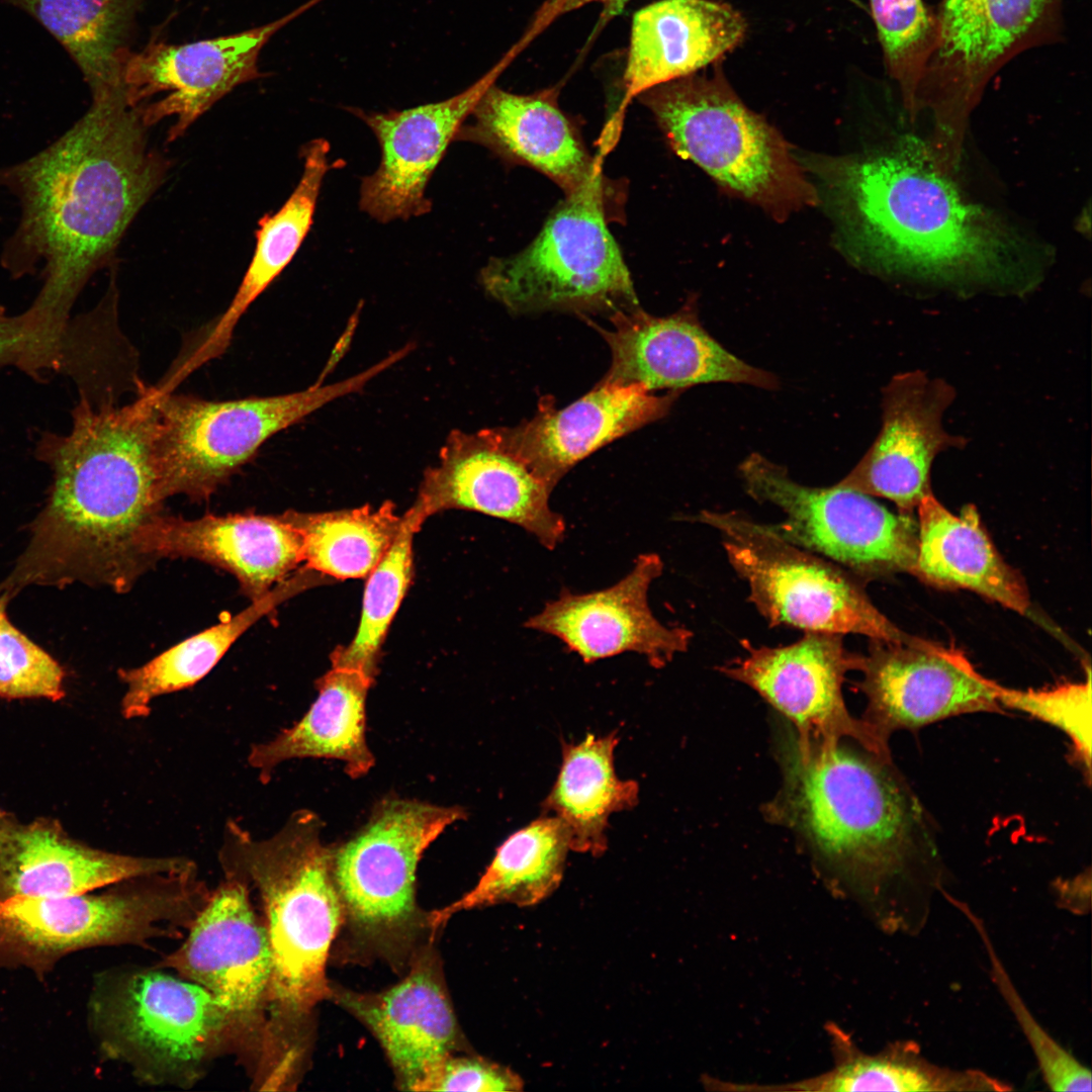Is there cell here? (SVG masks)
<instances>
[{
    "instance_id": "cell-16",
    "label": "cell",
    "mask_w": 1092,
    "mask_h": 1092,
    "mask_svg": "<svg viewBox=\"0 0 1092 1092\" xmlns=\"http://www.w3.org/2000/svg\"><path fill=\"white\" fill-rule=\"evenodd\" d=\"M466 817L459 807L387 798L355 837L334 848L333 871L344 911L370 933L403 928L416 911L418 863L446 827Z\"/></svg>"
},
{
    "instance_id": "cell-29",
    "label": "cell",
    "mask_w": 1092,
    "mask_h": 1092,
    "mask_svg": "<svg viewBox=\"0 0 1092 1092\" xmlns=\"http://www.w3.org/2000/svg\"><path fill=\"white\" fill-rule=\"evenodd\" d=\"M335 1001L370 1028L404 1090L422 1091L459 1042L456 1018L437 972L419 964L379 993L330 991Z\"/></svg>"
},
{
    "instance_id": "cell-19",
    "label": "cell",
    "mask_w": 1092,
    "mask_h": 1092,
    "mask_svg": "<svg viewBox=\"0 0 1092 1092\" xmlns=\"http://www.w3.org/2000/svg\"><path fill=\"white\" fill-rule=\"evenodd\" d=\"M857 685L867 698L862 718L885 741L900 729H915L966 713L997 712L999 685L979 673L954 647L913 638L871 640Z\"/></svg>"
},
{
    "instance_id": "cell-46",
    "label": "cell",
    "mask_w": 1092,
    "mask_h": 1092,
    "mask_svg": "<svg viewBox=\"0 0 1092 1092\" xmlns=\"http://www.w3.org/2000/svg\"><path fill=\"white\" fill-rule=\"evenodd\" d=\"M31 348L30 330L24 313L9 316L0 307V366L13 364L26 372Z\"/></svg>"
},
{
    "instance_id": "cell-45",
    "label": "cell",
    "mask_w": 1092,
    "mask_h": 1092,
    "mask_svg": "<svg viewBox=\"0 0 1092 1092\" xmlns=\"http://www.w3.org/2000/svg\"><path fill=\"white\" fill-rule=\"evenodd\" d=\"M631 0H545L534 13L528 27L514 44L519 54L527 48L550 24L562 15L574 11L589 3L603 5L602 19L608 21L620 14Z\"/></svg>"
},
{
    "instance_id": "cell-1",
    "label": "cell",
    "mask_w": 1092,
    "mask_h": 1092,
    "mask_svg": "<svg viewBox=\"0 0 1092 1092\" xmlns=\"http://www.w3.org/2000/svg\"><path fill=\"white\" fill-rule=\"evenodd\" d=\"M92 99L49 147L0 168V185L21 209L0 261L15 278L43 263V284L24 314L36 359L47 368L61 359L78 295L112 259L167 171L122 88Z\"/></svg>"
},
{
    "instance_id": "cell-33",
    "label": "cell",
    "mask_w": 1092,
    "mask_h": 1092,
    "mask_svg": "<svg viewBox=\"0 0 1092 1092\" xmlns=\"http://www.w3.org/2000/svg\"><path fill=\"white\" fill-rule=\"evenodd\" d=\"M617 732L588 734L578 743H564L557 780L542 807L565 826L571 850L601 855L607 849L611 814L638 802L639 786L615 771Z\"/></svg>"
},
{
    "instance_id": "cell-18",
    "label": "cell",
    "mask_w": 1092,
    "mask_h": 1092,
    "mask_svg": "<svg viewBox=\"0 0 1092 1092\" xmlns=\"http://www.w3.org/2000/svg\"><path fill=\"white\" fill-rule=\"evenodd\" d=\"M552 489L515 451L500 427L453 430L425 472L414 506L425 516L466 510L524 529L547 549L563 541L566 524L549 506Z\"/></svg>"
},
{
    "instance_id": "cell-38",
    "label": "cell",
    "mask_w": 1092,
    "mask_h": 1092,
    "mask_svg": "<svg viewBox=\"0 0 1092 1092\" xmlns=\"http://www.w3.org/2000/svg\"><path fill=\"white\" fill-rule=\"evenodd\" d=\"M838 1092L852 1091H1002L1005 1083L978 1070L939 1067L920 1056L912 1043H896L868 1055L846 1045L830 1072Z\"/></svg>"
},
{
    "instance_id": "cell-34",
    "label": "cell",
    "mask_w": 1092,
    "mask_h": 1092,
    "mask_svg": "<svg viewBox=\"0 0 1092 1092\" xmlns=\"http://www.w3.org/2000/svg\"><path fill=\"white\" fill-rule=\"evenodd\" d=\"M568 850V832L558 818L536 819L504 841L471 891L431 914L432 929L460 911L499 903L531 906L541 902L558 888Z\"/></svg>"
},
{
    "instance_id": "cell-28",
    "label": "cell",
    "mask_w": 1092,
    "mask_h": 1092,
    "mask_svg": "<svg viewBox=\"0 0 1092 1092\" xmlns=\"http://www.w3.org/2000/svg\"><path fill=\"white\" fill-rule=\"evenodd\" d=\"M747 23L715 0H658L633 16L623 75L624 108L655 86L698 73L744 39Z\"/></svg>"
},
{
    "instance_id": "cell-39",
    "label": "cell",
    "mask_w": 1092,
    "mask_h": 1092,
    "mask_svg": "<svg viewBox=\"0 0 1092 1092\" xmlns=\"http://www.w3.org/2000/svg\"><path fill=\"white\" fill-rule=\"evenodd\" d=\"M427 517L413 506L389 549L366 576L362 612L353 640L332 655V666L358 669L374 678L387 630L411 582L413 540Z\"/></svg>"
},
{
    "instance_id": "cell-31",
    "label": "cell",
    "mask_w": 1092,
    "mask_h": 1092,
    "mask_svg": "<svg viewBox=\"0 0 1092 1092\" xmlns=\"http://www.w3.org/2000/svg\"><path fill=\"white\" fill-rule=\"evenodd\" d=\"M372 681L358 669L332 666L317 681V699L303 718L272 740L253 745L249 764L265 783L279 763L303 757L342 760L351 778L365 776L374 764L365 738V701Z\"/></svg>"
},
{
    "instance_id": "cell-32",
    "label": "cell",
    "mask_w": 1092,
    "mask_h": 1092,
    "mask_svg": "<svg viewBox=\"0 0 1092 1092\" xmlns=\"http://www.w3.org/2000/svg\"><path fill=\"white\" fill-rule=\"evenodd\" d=\"M329 152L330 144L325 139L312 140L302 147L303 172L297 186L275 213L259 220L255 252L237 293L201 344L181 361L185 374L228 349L241 316L298 251L312 224L324 178L334 167L329 163Z\"/></svg>"
},
{
    "instance_id": "cell-30",
    "label": "cell",
    "mask_w": 1092,
    "mask_h": 1092,
    "mask_svg": "<svg viewBox=\"0 0 1092 1092\" xmlns=\"http://www.w3.org/2000/svg\"><path fill=\"white\" fill-rule=\"evenodd\" d=\"M918 552L913 575L939 587L966 588L1024 615L1029 595L969 505L951 514L931 493L917 507Z\"/></svg>"
},
{
    "instance_id": "cell-22",
    "label": "cell",
    "mask_w": 1092,
    "mask_h": 1092,
    "mask_svg": "<svg viewBox=\"0 0 1092 1092\" xmlns=\"http://www.w3.org/2000/svg\"><path fill=\"white\" fill-rule=\"evenodd\" d=\"M954 399L947 382L924 372L896 375L883 390V423L872 447L837 484L893 502L901 513L917 509L931 493L935 457L962 447V437L948 434L944 412Z\"/></svg>"
},
{
    "instance_id": "cell-13",
    "label": "cell",
    "mask_w": 1092,
    "mask_h": 1092,
    "mask_svg": "<svg viewBox=\"0 0 1092 1092\" xmlns=\"http://www.w3.org/2000/svg\"><path fill=\"white\" fill-rule=\"evenodd\" d=\"M746 492L785 515L766 524L780 538L848 572L875 577L912 574L918 552L917 520L896 515L870 495L834 484L807 486L765 457L750 454L739 467Z\"/></svg>"
},
{
    "instance_id": "cell-11",
    "label": "cell",
    "mask_w": 1092,
    "mask_h": 1092,
    "mask_svg": "<svg viewBox=\"0 0 1092 1092\" xmlns=\"http://www.w3.org/2000/svg\"><path fill=\"white\" fill-rule=\"evenodd\" d=\"M694 519L720 534L730 565L747 583L748 600L769 626L890 642L914 638L874 606L850 572L780 538L766 524L735 511L704 510Z\"/></svg>"
},
{
    "instance_id": "cell-26",
    "label": "cell",
    "mask_w": 1092,
    "mask_h": 1092,
    "mask_svg": "<svg viewBox=\"0 0 1092 1092\" xmlns=\"http://www.w3.org/2000/svg\"><path fill=\"white\" fill-rule=\"evenodd\" d=\"M679 390L657 395L639 383L601 380L583 396L557 410L541 398L537 413L502 432L527 464L553 490L580 460L601 447L665 417Z\"/></svg>"
},
{
    "instance_id": "cell-9",
    "label": "cell",
    "mask_w": 1092,
    "mask_h": 1092,
    "mask_svg": "<svg viewBox=\"0 0 1092 1092\" xmlns=\"http://www.w3.org/2000/svg\"><path fill=\"white\" fill-rule=\"evenodd\" d=\"M606 194L602 184L565 195L525 249L488 261L480 272L484 290L516 314L611 316L640 306L608 228Z\"/></svg>"
},
{
    "instance_id": "cell-10",
    "label": "cell",
    "mask_w": 1092,
    "mask_h": 1092,
    "mask_svg": "<svg viewBox=\"0 0 1092 1092\" xmlns=\"http://www.w3.org/2000/svg\"><path fill=\"white\" fill-rule=\"evenodd\" d=\"M394 362L388 356L347 379L265 397L211 401L155 386V460L162 498L209 497L272 436L328 402L363 389Z\"/></svg>"
},
{
    "instance_id": "cell-8",
    "label": "cell",
    "mask_w": 1092,
    "mask_h": 1092,
    "mask_svg": "<svg viewBox=\"0 0 1092 1092\" xmlns=\"http://www.w3.org/2000/svg\"><path fill=\"white\" fill-rule=\"evenodd\" d=\"M89 1019L104 1056L152 1085L189 1087L215 1059L237 1052L229 1011L201 986L157 967L99 978Z\"/></svg>"
},
{
    "instance_id": "cell-43",
    "label": "cell",
    "mask_w": 1092,
    "mask_h": 1092,
    "mask_svg": "<svg viewBox=\"0 0 1092 1092\" xmlns=\"http://www.w3.org/2000/svg\"><path fill=\"white\" fill-rule=\"evenodd\" d=\"M9 601L0 593V697L61 700L65 697L63 667L10 622Z\"/></svg>"
},
{
    "instance_id": "cell-12",
    "label": "cell",
    "mask_w": 1092,
    "mask_h": 1092,
    "mask_svg": "<svg viewBox=\"0 0 1092 1092\" xmlns=\"http://www.w3.org/2000/svg\"><path fill=\"white\" fill-rule=\"evenodd\" d=\"M1065 0H942L912 116L929 112L933 148L958 154L970 113L1017 55L1058 38Z\"/></svg>"
},
{
    "instance_id": "cell-24",
    "label": "cell",
    "mask_w": 1092,
    "mask_h": 1092,
    "mask_svg": "<svg viewBox=\"0 0 1092 1092\" xmlns=\"http://www.w3.org/2000/svg\"><path fill=\"white\" fill-rule=\"evenodd\" d=\"M183 857H145L105 851L71 837L58 819L22 822L0 808V900L57 897L144 876L188 870Z\"/></svg>"
},
{
    "instance_id": "cell-42",
    "label": "cell",
    "mask_w": 1092,
    "mask_h": 1092,
    "mask_svg": "<svg viewBox=\"0 0 1092 1092\" xmlns=\"http://www.w3.org/2000/svg\"><path fill=\"white\" fill-rule=\"evenodd\" d=\"M998 702L1005 708L1031 715L1063 731L1071 740L1077 760L1091 775V670L1082 682H1067L1046 690H1016L999 685Z\"/></svg>"
},
{
    "instance_id": "cell-23",
    "label": "cell",
    "mask_w": 1092,
    "mask_h": 1092,
    "mask_svg": "<svg viewBox=\"0 0 1092 1092\" xmlns=\"http://www.w3.org/2000/svg\"><path fill=\"white\" fill-rule=\"evenodd\" d=\"M596 326L607 342L611 366L602 380L639 383L648 390H680L700 383L733 382L765 389L778 386L769 372L750 366L715 341L689 303L675 313L654 316L640 306Z\"/></svg>"
},
{
    "instance_id": "cell-15",
    "label": "cell",
    "mask_w": 1092,
    "mask_h": 1092,
    "mask_svg": "<svg viewBox=\"0 0 1092 1092\" xmlns=\"http://www.w3.org/2000/svg\"><path fill=\"white\" fill-rule=\"evenodd\" d=\"M842 636L805 632L798 641L778 647H754L743 640L745 655L719 670L753 689L784 714L793 723L799 744L828 746L848 739L891 759L889 742L846 709L842 685L848 671H860L863 656L850 652Z\"/></svg>"
},
{
    "instance_id": "cell-41",
    "label": "cell",
    "mask_w": 1092,
    "mask_h": 1092,
    "mask_svg": "<svg viewBox=\"0 0 1092 1092\" xmlns=\"http://www.w3.org/2000/svg\"><path fill=\"white\" fill-rule=\"evenodd\" d=\"M973 924L987 951L992 980L1012 1012L1037 1062L1041 1076L1053 1091H1090V1070L1059 1043L1033 1017L1015 989L989 937L983 921L966 904L948 899Z\"/></svg>"
},
{
    "instance_id": "cell-20",
    "label": "cell",
    "mask_w": 1092,
    "mask_h": 1092,
    "mask_svg": "<svg viewBox=\"0 0 1092 1092\" xmlns=\"http://www.w3.org/2000/svg\"><path fill=\"white\" fill-rule=\"evenodd\" d=\"M515 58L509 50L472 85L442 101L386 112L347 108L370 127L381 153L378 168L361 183L364 212L389 222L431 210L425 194L433 172L480 97Z\"/></svg>"
},
{
    "instance_id": "cell-27",
    "label": "cell",
    "mask_w": 1092,
    "mask_h": 1092,
    "mask_svg": "<svg viewBox=\"0 0 1092 1092\" xmlns=\"http://www.w3.org/2000/svg\"><path fill=\"white\" fill-rule=\"evenodd\" d=\"M456 140L489 149L504 161L528 166L569 195L605 184L578 128L558 105V88L515 94L492 84Z\"/></svg>"
},
{
    "instance_id": "cell-6",
    "label": "cell",
    "mask_w": 1092,
    "mask_h": 1092,
    "mask_svg": "<svg viewBox=\"0 0 1092 1092\" xmlns=\"http://www.w3.org/2000/svg\"><path fill=\"white\" fill-rule=\"evenodd\" d=\"M672 151L702 168L728 194L776 219L818 202L813 183L780 132L749 109L720 69L693 74L637 96Z\"/></svg>"
},
{
    "instance_id": "cell-35",
    "label": "cell",
    "mask_w": 1092,
    "mask_h": 1092,
    "mask_svg": "<svg viewBox=\"0 0 1092 1092\" xmlns=\"http://www.w3.org/2000/svg\"><path fill=\"white\" fill-rule=\"evenodd\" d=\"M35 18L79 67L92 98L123 88L126 41L145 0H1Z\"/></svg>"
},
{
    "instance_id": "cell-17",
    "label": "cell",
    "mask_w": 1092,
    "mask_h": 1092,
    "mask_svg": "<svg viewBox=\"0 0 1092 1092\" xmlns=\"http://www.w3.org/2000/svg\"><path fill=\"white\" fill-rule=\"evenodd\" d=\"M323 1L308 0L270 23L238 33L182 44L151 41L141 52H128L122 68L127 103L147 127L174 117L168 141L180 138L234 88L259 78L262 48Z\"/></svg>"
},
{
    "instance_id": "cell-5",
    "label": "cell",
    "mask_w": 1092,
    "mask_h": 1092,
    "mask_svg": "<svg viewBox=\"0 0 1092 1092\" xmlns=\"http://www.w3.org/2000/svg\"><path fill=\"white\" fill-rule=\"evenodd\" d=\"M322 827L299 810L259 840L232 821L219 850L224 877L244 882L261 905L273 964L267 1041L278 1048L285 1027L330 996L326 964L344 908Z\"/></svg>"
},
{
    "instance_id": "cell-4",
    "label": "cell",
    "mask_w": 1092,
    "mask_h": 1092,
    "mask_svg": "<svg viewBox=\"0 0 1092 1092\" xmlns=\"http://www.w3.org/2000/svg\"><path fill=\"white\" fill-rule=\"evenodd\" d=\"M781 763L782 788L766 817L799 832L872 892L893 882L916 885L921 876L931 881L937 850L929 819L891 759L842 741L801 745L792 738Z\"/></svg>"
},
{
    "instance_id": "cell-37",
    "label": "cell",
    "mask_w": 1092,
    "mask_h": 1092,
    "mask_svg": "<svg viewBox=\"0 0 1092 1092\" xmlns=\"http://www.w3.org/2000/svg\"><path fill=\"white\" fill-rule=\"evenodd\" d=\"M286 515L300 532L307 568L338 579L366 577L389 549L402 521L390 502L376 509Z\"/></svg>"
},
{
    "instance_id": "cell-44",
    "label": "cell",
    "mask_w": 1092,
    "mask_h": 1092,
    "mask_svg": "<svg viewBox=\"0 0 1092 1092\" xmlns=\"http://www.w3.org/2000/svg\"><path fill=\"white\" fill-rule=\"evenodd\" d=\"M524 1082L512 1070L479 1058H446L422 1091H521Z\"/></svg>"
},
{
    "instance_id": "cell-3",
    "label": "cell",
    "mask_w": 1092,
    "mask_h": 1092,
    "mask_svg": "<svg viewBox=\"0 0 1092 1092\" xmlns=\"http://www.w3.org/2000/svg\"><path fill=\"white\" fill-rule=\"evenodd\" d=\"M802 159L840 244L857 261L945 277L988 274L1001 263L1000 230L963 199L926 150Z\"/></svg>"
},
{
    "instance_id": "cell-14",
    "label": "cell",
    "mask_w": 1092,
    "mask_h": 1092,
    "mask_svg": "<svg viewBox=\"0 0 1092 1092\" xmlns=\"http://www.w3.org/2000/svg\"><path fill=\"white\" fill-rule=\"evenodd\" d=\"M251 898L244 882L224 877L182 944L155 967L201 986L229 1011L236 1055L254 1077L265 1051L273 964Z\"/></svg>"
},
{
    "instance_id": "cell-7",
    "label": "cell",
    "mask_w": 1092,
    "mask_h": 1092,
    "mask_svg": "<svg viewBox=\"0 0 1092 1092\" xmlns=\"http://www.w3.org/2000/svg\"><path fill=\"white\" fill-rule=\"evenodd\" d=\"M207 896L185 871L128 879L100 894L0 900V966L43 977L77 950L181 937Z\"/></svg>"
},
{
    "instance_id": "cell-36",
    "label": "cell",
    "mask_w": 1092,
    "mask_h": 1092,
    "mask_svg": "<svg viewBox=\"0 0 1092 1092\" xmlns=\"http://www.w3.org/2000/svg\"><path fill=\"white\" fill-rule=\"evenodd\" d=\"M304 582L299 576L283 580L241 613L183 640L144 665L119 670L126 687L122 715L127 719L146 717L156 698L195 685L246 630L300 590Z\"/></svg>"
},
{
    "instance_id": "cell-25",
    "label": "cell",
    "mask_w": 1092,
    "mask_h": 1092,
    "mask_svg": "<svg viewBox=\"0 0 1092 1092\" xmlns=\"http://www.w3.org/2000/svg\"><path fill=\"white\" fill-rule=\"evenodd\" d=\"M138 546L151 563L169 557L195 558L235 575L252 601L303 561L299 530L286 514L206 515L185 520L158 514L141 530Z\"/></svg>"
},
{
    "instance_id": "cell-2",
    "label": "cell",
    "mask_w": 1092,
    "mask_h": 1092,
    "mask_svg": "<svg viewBox=\"0 0 1092 1092\" xmlns=\"http://www.w3.org/2000/svg\"><path fill=\"white\" fill-rule=\"evenodd\" d=\"M136 392L122 406L81 394L70 433L41 438L37 454L53 471L49 497L0 593L12 599L28 585L77 581L122 593L150 564L138 536L164 503L155 460L156 387L141 382Z\"/></svg>"
},
{
    "instance_id": "cell-40",
    "label": "cell",
    "mask_w": 1092,
    "mask_h": 1092,
    "mask_svg": "<svg viewBox=\"0 0 1092 1092\" xmlns=\"http://www.w3.org/2000/svg\"><path fill=\"white\" fill-rule=\"evenodd\" d=\"M884 65L912 113L936 36L935 14L923 0H869Z\"/></svg>"
},
{
    "instance_id": "cell-21",
    "label": "cell",
    "mask_w": 1092,
    "mask_h": 1092,
    "mask_svg": "<svg viewBox=\"0 0 1092 1092\" xmlns=\"http://www.w3.org/2000/svg\"><path fill=\"white\" fill-rule=\"evenodd\" d=\"M663 570L656 553L639 555L631 571L615 584L596 592H560L524 624L552 635L584 663L636 652L660 668L688 650L693 632L659 622L648 604V590Z\"/></svg>"
}]
</instances>
